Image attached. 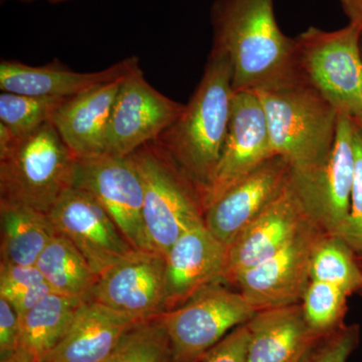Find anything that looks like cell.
<instances>
[{
	"label": "cell",
	"mask_w": 362,
	"mask_h": 362,
	"mask_svg": "<svg viewBox=\"0 0 362 362\" xmlns=\"http://www.w3.org/2000/svg\"><path fill=\"white\" fill-rule=\"evenodd\" d=\"M213 49L232 66L233 92H261L299 81L295 39L281 30L274 0H216Z\"/></svg>",
	"instance_id": "1"
},
{
	"label": "cell",
	"mask_w": 362,
	"mask_h": 362,
	"mask_svg": "<svg viewBox=\"0 0 362 362\" xmlns=\"http://www.w3.org/2000/svg\"><path fill=\"white\" fill-rule=\"evenodd\" d=\"M233 94L230 62L223 52L211 47L201 82L185 110L156 140L197 187L202 199L221 158Z\"/></svg>",
	"instance_id": "2"
},
{
	"label": "cell",
	"mask_w": 362,
	"mask_h": 362,
	"mask_svg": "<svg viewBox=\"0 0 362 362\" xmlns=\"http://www.w3.org/2000/svg\"><path fill=\"white\" fill-rule=\"evenodd\" d=\"M77 160L52 122L20 136L0 125V202L49 214L73 187Z\"/></svg>",
	"instance_id": "3"
},
{
	"label": "cell",
	"mask_w": 362,
	"mask_h": 362,
	"mask_svg": "<svg viewBox=\"0 0 362 362\" xmlns=\"http://www.w3.org/2000/svg\"><path fill=\"white\" fill-rule=\"evenodd\" d=\"M256 94L274 153L289 164L291 175H304L322 164L337 137V110L303 78Z\"/></svg>",
	"instance_id": "4"
},
{
	"label": "cell",
	"mask_w": 362,
	"mask_h": 362,
	"mask_svg": "<svg viewBox=\"0 0 362 362\" xmlns=\"http://www.w3.org/2000/svg\"><path fill=\"white\" fill-rule=\"evenodd\" d=\"M144 187L143 218L152 250L164 257L180 235L204 223L202 195L157 141L131 154Z\"/></svg>",
	"instance_id": "5"
},
{
	"label": "cell",
	"mask_w": 362,
	"mask_h": 362,
	"mask_svg": "<svg viewBox=\"0 0 362 362\" xmlns=\"http://www.w3.org/2000/svg\"><path fill=\"white\" fill-rule=\"evenodd\" d=\"M362 28L340 30L310 26L295 37L296 65L301 78L337 110L362 125Z\"/></svg>",
	"instance_id": "6"
},
{
	"label": "cell",
	"mask_w": 362,
	"mask_h": 362,
	"mask_svg": "<svg viewBox=\"0 0 362 362\" xmlns=\"http://www.w3.org/2000/svg\"><path fill=\"white\" fill-rule=\"evenodd\" d=\"M214 285L187 303L160 314L173 362H202L228 331L247 323L256 310L240 291Z\"/></svg>",
	"instance_id": "7"
},
{
	"label": "cell",
	"mask_w": 362,
	"mask_h": 362,
	"mask_svg": "<svg viewBox=\"0 0 362 362\" xmlns=\"http://www.w3.org/2000/svg\"><path fill=\"white\" fill-rule=\"evenodd\" d=\"M354 120L339 114L329 156L318 168L292 175L293 185L309 218L324 233L344 238L354 180Z\"/></svg>",
	"instance_id": "8"
},
{
	"label": "cell",
	"mask_w": 362,
	"mask_h": 362,
	"mask_svg": "<svg viewBox=\"0 0 362 362\" xmlns=\"http://www.w3.org/2000/svg\"><path fill=\"white\" fill-rule=\"evenodd\" d=\"M73 187L97 199L134 249L153 251L143 218V181L131 156L78 159Z\"/></svg>",
	"instance_id": "9"
},
{
	"label": "cell",
	"mask_w": 362,
	"mask_h": 362,
	"mask_svg": "<svg viewBox=\"0 0 362 362\" xmlns=\"http://www.w3.org/2000/svg\"><path fill=\"white\" fill-rule=\"evenodd\" d=\"M185 105L147 82L140 65L124 77L112 110L107 152L126 157L156 141L177 120Z\"/></svg>",
	"instance_id": "10"
},
{
	"label": "cell",
	"mask_w": 362,
	"mask_h": 362,
	"mask_svg": "<svg viewBox=\"0 0 362 362\" xmlns=\"http://www.w3.org/2000/svg\"><path fill=\"white\" fill-rule=\"evenodd\" d=\"M325 233L311 221L271 258L243 273L238 291L256 311L301 303L311 282L314 250Z\"/></svg>",
	"instance_id": "11"
},
{
	"label": "cell",
	"mask_w": 362,
	"mask_h": 362,
	"mask_svg": "<svg viewBox=\"0 0 362 362\" xmlns=\"http://www.w3.org/2000/svg\"><path fill=\"white\" fill-rule=\"evenodd\" d=\"M274 156L265 112L258 95L235 92L221 158L204 195V211Z\"/></svg>",
	"instance_id": "12"
},
{
	"label": "cell",
	"mask_w": 362,
	"mask_h": 362,
	"mask_svg": "<svg viewBox=\"0 0 362 362\" xmlns=\"http://www.w3.org/2000/svg\"><path fill=\"white\" fill-rule=\"evenodd\" d=\"M47 214L99 277L136 250L106 209L81 188H69Z\"/></svg>",
	"instance_id": "13"
},
{
	"label": "cell",
	"mask_w": 362,
	"mask_h": 362,
	"mask_svg": "<svg viewBox=\"0 0 362 362\" xmlns=\"http://www.w3.org/2000/svg\"><path fill=\"white\" fill-rule=\"evenodd\" d=\"M311 221L291 177L277 199L228 245L226 284L235 286L243 273L274 256Z\"/></svg>",
	"instance_id": "14"
},
{
	"label": "cell",
	"mask_w": 362,
	"mask_h": 362,
	"mask_svg": "<svg viewBox=\"0 0 362 362\" xmlns=\"http://www.w3.org/2000/svg\"><path fill=\"white\" fill-rule=\"evenodd\" d=\"M165 257L135 250L98 279L89 300L139 320L164 313Z\"/></svg>",
	"instance_id": "15"
},
{
	"label": "cell",
	"mask_w": 362,
	"mask_h": 362,
	"mask_svg": "<svg viewBox=\"0 0 362 362\" xmlns=\"http://www.w3.org/2000/svg\"><path fill=\"white\" fill-rule=\"evenodd\" d=\"M228 247L201 223L176 240L165 256L164 312L187 303L199 292L226 284Z\"/></svg>",
	"instance_id": "16"
},
{
	"label": "cell",
	"mask_w": 362,
	"mask_h": 362,
	"mask_svg": "<svg viewBox=\"0 0 362 362\" xmlns=\"http://www.w3.org/2000/svg\"><path fill=\"white\" fill-rule=\"evenodd\" d=\"M291 180L289 164L276 156L230 188L204 211V225L226 247L272 202Z\"/></svg>",
	"instance_id": "17"
},
{
	"label": "cell",
	"mask_w": 362,
	"mask_h": 362,
	"mask_svg": "<svg viewBox=\"0 0 362 362\" xmlns=\"http://www.w3.org/2000/svg\"><path fill=\"white\" fill-rule=\"evenodd\" d=\"M137 65L139 59L130 57L102 71L81 73L71 70L59 59L37 66L2 59L0 89L30 96L71 98L122 78Z\"/></svg>",
	"instance_id": "18"
},
{
	"label": "cell",
	"mask_w": 362,
	"mask_h": 362,
	"mask_svg": "<svg viewBox=\"0 0 362 362\" xmlns=\"http://www.w3.org/2000/svg\"><path fill=\"white\" fill-rule=\"evenodd\" d=\"M124 77L68 98L54 114L52 122L77 159L106 154L112 110Z\"/></svg>",
	"instance_id": "19"
},
{
	"label": "cell",
	"mask_w": 362,
	"mask_h": 362,
	"mask_svg": "<svg viewBox=\"0 0 362 362\" xmlns=\"http://www.w3.org/2000/svg\"><path fill=\"white\" fill-rule=\"evenodd\" d=\"M139 319L85 300L64 339L42 362H104Z\"/></svg>",
	"instance_id": "20"
},
{
	"label": "cell",
	"mask_w": 362,
	"mask_h": 362,
	"mask_svg": "<svg viewBox=\"0 0 362 362\" xmlns=\"http://www.w3.org/2000/svg\"><path fill=\"white\" fill-rule=\"evenodd\" d=\"M247 362H293L315 341L301 303L257 311L247 322Z\"/></svg>",
	"instance_id": "21"
},
{
	"label": "cell",
	"mask_w": 362,
	"mask_h": 362,
	"mask_svg": "<svg viewBox=\"0 0 362 362\" xmlns=\"http://www.w3.org/2000/svg\"><path fill=\"white\" fill-rule=\"evenodd\" d=\"M81 298L52 293L32 309L18 317L20 349L35 362H42L54 349L70 329Z\"/></svg>",
	"instance_id": "22"
},
{
	"label": "cell",
	"mask_w": 362,
	"mask_h": 362,
	"mask_svg": "<svg viewBox=\"0 0 362 362\" xmlns=\"http://www.w3.org/2000/svg\"><path fill=\"white\" fill-rule=\"evenodd\" d=\"M2 263L35 266L49 240L58 233L49 214L30 207L0 202Z\"/></svg>",
	"instance_id": "23"
},
{
	"label": "cell",
	"mask_w": 362,
	"mask_h": 362,
	"mask_svg": "<svg viewBox=\"0 0 362 362\" xmlns=\"http://www.w3.org/2000/svg\"><path fill=\"white\" fill-rule=\"evenodd\" d=\"M35 267L52 291L89 300L99 276L68 238L57 233L37 259Z\"/></svg>",
	"instance_id": "24"
},
{
	"label": "cell",
	"mask_w": 362,
	"mask_h": 362,
	"mask_svg": "<svg viewBox=\"0 0 362 362\" xmlns=\"http://www.w3.org/2000/svg\"><path fill=\"white\" fill-rule=\"evenodd\" d=\"M311 280L337 286L349 295L361 291V261L344 240L325 233L314 250Z\"/></svg>",
	"instance_id": "25"
},
{
	"label": "cell",
	"mask_w": 362,
	"mask_h": 362,
	"mask_svg": "<svg viewBox=\"0 0 362 362\" xmlns=\"http://www.w3.org/2000/svg\"><path fill=\"white\" fill-rule=\"evenodd\" d=\"M104 362H173L170 340L160 316L132 326Z\"/></svg>",
	"instance_id": "26"
},
{
	"label": "cell",
	"mask_w": 362,
	"mask_h": 362,
	"mask_svg": "<svg viewBox=\"0 0 362 362\" xmlns=\"http://www.w3.org/2000/svg\"><path fill=\"white\" fill-rule=\"evenodd\" d=\"M68 98L30 96L2 92L0 95V125L13 135L32 132L47 122Z\"/></svg>",
	"instance_id": "27"
},
{
	"label": "cell",
	"mask_w": 362,
	"mask_h": 362,
	"mask_svg": "<svg viewBox=\"0 0 362 362\" xmlns=\"http://www.w3.org/2000/svg\"><path fill=\"white\" fill-rule=\"evenodd\" d=\"M349 293L337 286L312 281L301 301L309 328L317 337L333 332L342 326Z\"/></svg>",
	"instance_id": "28"
},
{
	"label": "cell",
	"mask_w": 362,
	"mask_h": 362,
	"mask_svg": "<svg viewBox=\"0 0 362 362\" xmlns=\"http://www.w3.org/2000/svg\"><path fill=\"white\" fill-rule=\"evenodd\" d=\"M54 293L35 266L0 262V297L11 303L18 317Z\"/></svg>",
	"instance_id": "29"
},
{
	"label": "cell",
	"mask_w": 362,
	"mask_h": 362,
	"mask_svg": "<svg viewBox=\"0 0 362 362\" xmlns=\"http://www.w3.org/2000/svg\"><path fill=\"white\" fill-rule=\"evenodd\" d=\"M358 325L343 324L337 330L317 338L300 362H346L359 343Z\"/></svg>",
	"instance_id": "30"
},
{
	"label": "cell",
	"mask_w": 362,
	"mask_h": 362,
	"mask_svg": "<svg viewBox=\"0 0 362 362\" xmlns=\"http://www.w3.org/2000/svg\"><path fill=\"white\" fill-rule=\"evenodd\" d=\"M354 180L352 187L350 213L343 240L362 259V126L354 121Z\"/></svg>",
	"instance_id": "31"
},
{
	"label": "cell",
	"mask_w": 362,
	"mask_h": 362,
	"mask_svg": "<svg viewBox=\"0 0 362 362\" xmlns=\"http://www.w3.org/2000/svg\"><path fill=\"white\" fill-rule=\"evenodd\" d=\"M249 339L247 323L242 324L209 350L202 362H247Z\"/></svg>",
	"instance_id": "32"
},
{
	"label": "cell",
	"mask_w": 362,
	"mask_h": 362,
	"mask_svg": "<svg viewBox=\"0 0 362 362\" xmlns=\"http://www.w3.org/2000/svg\"><path fill=\"white\" fill-rule=\"evenodd\" d=\"M20 349V320L16 310L0 297V356Z\"/></svg>",
	"instance_id": "33"
},
{
	"label": "cell",
	"mask_w": 362,
	"mask_h": 362,
	"mask_svg": "<svg viewBox=\"0 0 362 362\" xmlns=\"http://www.w3.org/2000/svg\"><path fill=\"white\" fill-rule=\"evenodd\" d=\"M341 4L349 23L362 28V0H341Z\"/></svg>",
	"instance_id": "34"
},
{
	"label": "cell",
	"mask_w": 362,
	"mask_h": 362,
	"mask_svg": "<svg viewBox=\"0 0 362 362\" xmlns=\"http://www.w3.org/2000/svg\"><path fill=\"white\" fill-rule=\"evenodd\" d=\"M0 362H35L30 354H26L23 349H18L13 354L0 356Z\"/></svg>",
	"instance_id": "35"
},
{
	"label": "cell",
	"mask_w": 362,
	"mask_h": 362,
	"mask_svg": "<svg viewBox=\"0 0 362 362\" xmlns=\"http://www.w3.org/2000/svg\"><path fill=\"white\" fill-rule=\"evenodd\" d=\"M6 1V0H4ZM14 1H21V2H33V1H40V0H14ZM42 1L49 2V4H64V2L70 1V0H42Z\"/></svg>",
	"instance_id": "36"
},
{
	"label": "cell",
	"mask_w": 362,
	"mask_h": 362,
	"mask_svg": "<svg viewBox=\"0 0 362 362\" xmlns=\"http://www.w3.org/2000/svg\"><path fill=\"white\" fill-rule=\"evenodd\" d=\"M303 354H302V356H303ZM302 356H300V357H299V358H297V359H296V361H293V362H300V359H301Z\"/></svg>",
	"instance_id": "37"
},
{
	"label": "cell",
	"mask_w": 362,
	"mask_h": 362,
	"mask_svg": "<svg viewBox=\"0 0 362 362\" xmlns=\"http://www.w3.org/2000/svg\"><path fill=\"white\" fill-rule=\"evenodd\" d=\"M361 51H362V35H361Z\"/></svg>",
	"instance_id": "38"
},
{
	"label": "cell",
	"mask_w": 362,
	"mask_h": 362,
	"mask_svg": "<svg viewBox=\"0 0 362 362\" xmlns=\"http://www.w3.org/2000/svg\"><path fill=\"white\" fill-rule=\"evenodd\" d=\"M359 261H361V267H362V259H359Z\"/></svg>",
	"instance_id": "39"
},
{
	"label": "cell",
	"mask_w": 362,
	"mask_h": 362,
	"mask_svg": "<svg viewBox=\"0 0 362 362\" xmlns=\"http://www.w3.org/2000/svg\"><path fill=\"white\" fill-rule=\"evenodd\" d=\"M359 125H361V124H359ZM361 126H362V125H361Z\"/></svg>",
	"instance_id": "40"
}]
</instances>
